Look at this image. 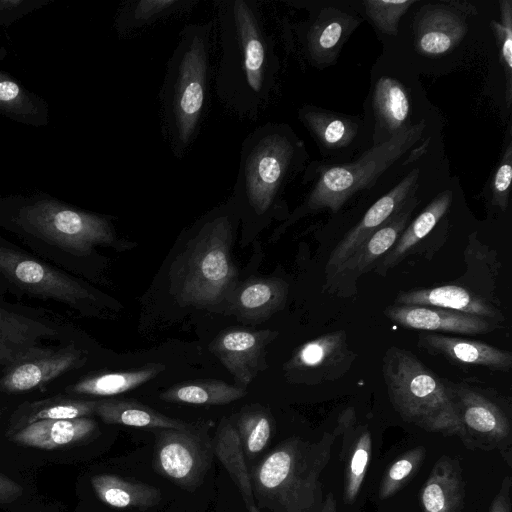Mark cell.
<instances>
[{"instance_id": "cell-9", "label": "cell", "mask_w": 512, "mask_h": 512, "mask_svg": "<svg viewBox=\"0 0 512 512\" xmlns=\"http://www.w3.org/2000/svg\"><path fill=\"white\" fill-rule=\"evenodd\" d=\"M213 453L212 442L206 433L191 425L183 429H158L154 466L179 486L196 488L211 467Z\"/></svg>"}, {"instance_id": "cell-42", "label": "cell", "mask_w": 512, "mask_h": 512, "mask_svg": "<svg viewBox=\"0 0 512 512\" xmlns=\"http://www.w3.org/2000/svg\"><path fill=\"white\" fill-rule=\"evenodd\" d=\"M511 161L512 145L508 144L492 183L493 203L503 211L506 210L508 205L509 187L512 178Z\"/></svg>"}, {"instance_id": "cell-29", "label": "cell", "mask_w": 512, "mask_h": 512, "mask_svg": "<svg viewBox=\"0 0 512 512\" xmlns=\"http://www.w3.org/2000/svg\"><path fill=\"white\" fill-rule=\"evenodd\" d=\"M0 114L35 127L48 123V108L42 98L23 88L0 69Z\"/></svg>"}, {"instance_id": "cell-41", "label": "cell", "mask_w": 512, "mask_h": 512, "mask_svg": "<svg viewBox=\"0 0 512 512\" xmlns=\"http://www.w3.org/2000/svg\"><path fill=\"white\" fill-rule=\"evenodd\" d=\"M510 0L500 2L501 22L492 21L495 33L500 43L501 57L507 75V104L511 103V69H512V20Z\"/></svg>"}, {"instance_id": "cell-45", "label": "cell", "mask_w": 512, "mask_h": 512, "mask_svg": "<svg viewBox=\"0 0 512 512\" xmlns=\"http://www.w3.org/2000/svg\"><path fill=\"white\" fill-rule=\"evenodd\" d=\"M511 477L506 476L501 484L500 490L494 497L488 512H511Z\"/></svg>"}, {"instance_id": "cell-11", "label": "cell", "mask_w": 512, "mask_h": 512, "mask_svg": "<svg viewBox=\"0 0 512 512\" xmlns=\"http://www.w3.org/2000/svg\"><path fill=\"white\" fill-rule=\"evenodd\" d=\"M451 390L468 448L502 450L510 445V420L495 402L463 384L451 386Z\"/></svg>"}, {"instance_id": "cell-26", "label": "cell", "mask_w": 512, "mask_h": 512, "mask_svg": "<svg viewBox=\"0 0 512 512\" xmlns=\"http://www.w3.org/2000/svg\"><path fill=\"white\" fill-rule=\"evenodd\" d=\"M287 295L288 285L281 279H251L237 291L234 306L244 318H266L284 307Z\"/></svg>"}, {"instance_id": "cell-8", "label": "cell", "mask_w": 512, "mask_h": 512, "mask_svg": "<svg viewBox=\"0 0 512 512\" xmlns=\"http://www.w3.org/2000/svg\"><path fill=\"white\" fill-rule=\"evenodd\" d=\"M17 223L30 234L69 253L85 256L96 246H115L108 218L70 207L51 198L21 207Z\"/></svg>"}, {"instance_id": "cell-7", "label": "cell", "mask_w": 512, "mask_h": 512, "mask_svg": "<svg viewBox=\"0 0 512 512\" xmlns=\"http://www.w3.org/2000/svg\"><path fill=\"white\" fill-rule=\"evenodd\" d=\"M425 126L424 121L405 126L388 140L366 151L358 160L322 170L305 201L280 230L312 212L324 209L338 212L353 195L372 185L399 160L422 137Z\"/></svg>"}, {"instance_id": "cell-18", "label": "cell", "mask_w": 512, "mask_h": 512, "mask_svg": "<svg viewBox=\"0 0 512 512\" xmlns=\"http://www.w3.org/2000/svg\"><path fill=\"white\" fill-rule=\"evenodd\" d=\"M84 352L73 345L9 367L0 379V390L17 393L33 390L85 362Z\"/></svg>"}, {"instance_id": "cell-16", "label": "cell", "mask_w": 512, "mask_h": 512, "mask_svg": "<svg viewBox=\"0 0 512 512\" xmlns=\"http://www.w3.org/2000/svg\"><path fill=\"white\" fill-rule=\"evenodd\" d=\"M273 334L269 330H228L214 339L210 350L238 383L247 385L261 370L265 346Z\"/></svg>"}, {"instance_id": "cell-12", "label": "cell", "mask_w": 512, "mask_h": 512, "mask_svg": "<svg viewBox=\"0 0 512 512\" xmlns=\"http://www.w3.org/2000/svg\"><path fill=\"white\" fill-rule=\"evenodd\" d=\"M355 358L356 354L348 346L346 331L339 330L302 344L285 369L299 382L319 384L341 378Z\"/></svg>"}, {"instance_id": "cell-39", "label": "cell", "mask_w": 512, "mask_h": 512, "mask_svg": "<svg viewBox=\"0 0 512 512\" xmlns=\"http://www.w3.org/2000/svg\"><path fill=\"white\" fill-rule=\"evenodd\" d=\"M371 450V434L369 430H364L355 443L347 469L344 495L348 503L353 502L360 491L369 465Z\"/></svg>"}, {"instance_id": "cell-1", "label": "cell", "mask_w": 512, "mask_h": 512, "mask_svg": "<svg viewBox=\"0 0 512 512\" xmlns=\"http://www.w3.org/2000/svg\"><path fill=\"white\" fill-rule=\"evenodd\" d=\"M214 20L219 48L215 93L233 115L259 118L276 84L278 59L256 0H218Z\"/></svg>"}, {"instance_id": "cell-14", "label": "cell", "mask_w": 512, "mask_h": 512, "mask_svg": "<svg viewBox=\"0 0 512 512\" xmlns=\"http://www.w3.org/2000/svg\"><path fill=\"white\" fill-rule=\"evenodd\" d=\"M417 205L413 196L383 226L376 230L335 272L328 278L329 284L338 289L351 287L359 276L373 270L377 262L395 245L407 227Z\"/></svg>"}, {"instance_id": "cell-44", "label": "cell", "mask_w": 512, "mask_h": 512, "mask_svg": "<svg viewBox=\"0 0 512 512\" xmlns=\"http://www.w3.org/2000/svg\"><path fill=\"white\" fill-rule=\"evenodd\" d=\"M23 492L24 489L19 483L0 473V505L15 502Z\"/></svg>"}, {"instance_id": "cell-3", "label": "cell", "mask_w": 512, "mask_h": 512, "mask_svg": "<svg viewBox=\"0 0 512 512\" xmlns=\"http://www.w3.org/2000/svg\"><path fill=\"white\" fill-rule=\"evenodd\" d=\"M338 435L324 433L317 442L292 437L280 443L251 475L254 501L272 512H320V475Z\"/></svg>"}, {"instance_id": "cell-21", "label": "cell", "mask_w": 512, "mask_h": 512, "mask_svg": "<svg viewBox=\"0 0 512 512\" xmlns=\"http://www.w3.org/2000/svg\"><path fill=\"white\" fill-rule=\"evenodd\" d=\"M395 303L396 305L443 308L493 321L502 318L496 307L482 297L458 285H442L400 292L395 299Z\"/></svg>"}, {"instance_id": "cell-13", "label": "cell", "mask_w": 512, "mask_h": 512, "mask_svg": "<svg viewBox=\"0 0 512 512\" xmlns=\"http://www.w3.org/2000/svg\"><path fill=\"white\" fill-rule=\"evenodd\" d=\"M419 170L413 169L387 194L379 198L364 214L362 219L343 237L331 252L326 263L327 279L354 252L391 217H393L408 200L414 196Z\"/></svg>"}, {"instance_id": "cell-43", "label": "cell", "mask_w": 512, "mask_h": 512, "mask_svg": "<svg viewBox=\"0 0 512 512\" xmlns=\"http://www.w3.org/2000/svg\"><path fill=\"white\" fill-rule=\"evenodd\" d=\"M40 1L31 0H0V17L1 22H7L8 18L15 19L32 10L33 5L38 6Z\"/></svg>"}, {"instance_id": "cell-5", "label": "cell", "mask_w": 512, "mask_h": 512, "mask_svg": "<svg viewBox=\"0 0 512 512\" xmlns=\"http://www.w3.org/2000/svg\"><path fill=\"white\" fill-rule=\"evenodd\" d=\"M237 213L232 199L213 210L176 259L171 278L181 303L216 304L231 290L237 278L230 256Z\"/></svg>"}, {"instance_id": "cell-48", "label": "cell", "mask_w": 512, "mask_h": 512, "mask_svg": "<svg viewBox=\"0 0 512 512\" xmlns=\"http://www.w3.org/2000/svg\"><path fill=\"white\" fill-rule=\"evenodd\" d=\"M35 512H40V511H35Z\"/></svg>"}, {"instance_id": "cell-22", "label": "cell", "mask_w": 512, "mask_h": 512, "mask_svg": "<svg viewBox=\"0 0 512 512\" xmlns=\"http://www.w3.org/2000/svg\"><path fill=\"white\" fill-rule=\"evenodd\" d=\"M96 428V422L88 417L40 420L20 428L11 440L28 447L53 450L86 439Z\"/></svg>"}, {"instance_id": "cell-4", "label": "cell", "mask_w": 512, "mask_h": 512, "mask_svg": "<svg viewBox=\"0 0 512 512\" xmlns=\"http://www.w3.org/2000/svg\"><path fill=\"white\" fill-rule=\"evenodd\" d=\"M301 144L289 126L266 123L243 140L232 201L237 212L263 221L273 215L299 167Z\"/></svg>"}, {"instance_id": "cell-35", "label": "cell", "mask_w": 512, "mask_h": 512, "mask_svg": "<svg viewBox=\"0 0 512 512\" xmlns=\"http://www.w3.org/2000/svg\"><path fill=\"white\" fill-rule=\"evenodd\" d=\"M301 121L328 148L347 146L357 133V125L334 114L305 107L299 112Z\"/></svg>"}, {"instance_id": "cell-38", "label": "cell", "mask_w": 512, "mask_h": 512, "mask_svg": "<svg viewBox=\"0 0 512 512\" xmlns=\"http://www.w3.org/2000/svg\"><path fill=\"white\" fill-rule=\"evenodd\" d=\"M243 450L248 457L255 456L267 445L271 435V421L261 410L240 414L235 425Z\"/></svg>"}, {"instance_id": "cell-40", "label": "cell", "mask_w": 512, "mask_h": 512, "mask_svg": "<svg viewBox=\"0 0 512 512\" xmlns=\"http://www.w3.org/2000/svg\"><path fill=\"white\" fill-rule=\"evenodd\" d=\"M414 2V0H367L364 1V5L368 17L381 32L396 35L401 16Z\"/></svg>"}, {"instance_id": "cell-19", "label": "cell", "mask_w": 512, "mask_h": 512, "mask_svg": "<svg viewBox=\"0 0 512 512\" xmlns=\"http://www.w3.org/2000/svg\"><path fill=\"white\" fill-rule=\"evenodd\" d=\"M420 344L428 352L457 365L479 366L495 371H509L512 367L511 352L483 342L427 333L420 335Z\"/></svg>"}, {"instance_id": "cell-47", "label": "cell", "mask_w": 512, "mask_h": 512, "mask_svg": "<svg viewBox=\"0 0 512 512\" xmlns=\"http://www.w3.org/2000/svg\"><path fill=\"white\" fill-rule=\"evenodd\" d=\"M247 508L249 512H260L256 505H250Z\"/></svg>"}, {"instance_id": "cell-17", "label": "cell", "mask_w": 512, "mask_h": 512, "mask_svg": "<svg viewBox=\"0 0 512 512\" xmlns=\"http://www.w3.org/2000/svg\"><path fill=\"white\" fill-rule=\"evenodd\" d=\"M57 334L46 323L0 307V365L11 367L50 353L52 349L39 343Z\"/></svg>"}, {"instance_id": "cell-37", "label": "cell", "mask_w": 512, "mask_h": 512, "mask_svg": "<svg viewBox=\"0 0 512 512\" xmlns=\"http://www.w3.org/2000/svg\"><path fill=\"white\" fill-rule=\"evenodd\" d=\"M425 455V447L418 446L406 451L396 459L382 477L379 498L384 500L398 492L418 471Z\"/></svg>"}, {"instance_id": "cell-32", "label": "cell", "mask_w": 512, "mask_h": 512, "mask_svg": "<svg viewBox=\"0 0 512 512\" xmlns=\"http://www.w3.org/2000/svg\"><path fill=\"white\" fill-rule=\"evenodd\" d=\"M245 394V390L240 387L220 380L208 379L172 386L162 392L159 397L172 403L224 405L244 397Z\"/></svg>"}, {"instance_id": "cell-33", "label": "cell", "mask_w": 512, "mask_h": 512, "mask_svg": "<svg viewBox=\"0 0 512 512\" xmlns=\"http://www.w3.org/2000/svg\"><path fill=\"white\" fill-rule=\"evenodd\" d=\"M97 401L55 396L23 404L16 412L18 425H29L40 420H68L95 413ZM23 426V427H24Z\"/></svg>"}, {"instance_id": "cell-24", "label": "cell", "mask_w": 512, "mask_h": 512, "mask_svg": "<svg viewBox=\"0 0 512 512\" xmlns=\"http://www.w3.org/2000/svg\"><path fill=\"white\" fill-rule=\"evenodd\" d=\"M452 192L446 190L439 194L400 234L395 245L377 262L373 271L385 276L399 264L408 253L424 239L449 209Z\"/></svg>"}, {"instance_id": "cell-20", "label": "cell", "mask_w": 512, "mask_h": 512, "mask_svg": "<svg viewBox=\"0 0 512 512\" xmlns=\"http://www.w3.org/2000/svg\"><path fill=\"white\" fill-rule=\"evenodd\" d=\"M466 496L465 481L457 459L441 456L420 492L424 512H460Z\"/></svg>"}, {"instance_id": "cell-2", "label": "cell", "mask_w": 512, "mask_h": 512, "mask_svg": "<svg viewBox=\"0 0 512 512\" xmlns=\"http://www.w3.org/2000/svg\"><path fill=\"white\" fill-rule=\"evenodd\" d=\"M214 20L191 23L179 33L159 93L164 135L182 158L198 135L206 108Z\"/></svg>"}, {"instance_id": "cell-30", "label": "cell", "mask_w": 512, "mask_h": 512, "mask_svg": "<svg viewBox=\"0 0 512 512\" xmlns=\"http://www.w3.org/2000/svg\"><path fill=\"white\" fill-rule=\"evenodd\" d=\"M213 451L240 490L246 507L255 505L244 450L235 425L227 419H223L217 428Z\"/></svg>"}, {"instance_id": "cell-34", "label": "cell", "mask_w": 512, "mask_h": 512, "mask_svg": "<svg viewBox=\"0 0 512 512\" xmlns=\"http://www.w3.org/2000/svg\"><path fill=\"white\" fill-rule=\"evenodd\" d=\"M374 107L382 125L393 134L403 129L409 116L410 103L404 87L384 76L374 89Z\"/></svg>"}, {"instance_id": "cell-28", "label": "cell", "mask_w": 512, "mask_h": 512, "mask_svg": "<svg viewBox=\"0 0 512 512\" xmlns=\"http://www.w3.org/2000/svg\"><path fill=\"white\" fill-rule=\"evenodd\" d=\"M95 413L105 423L139 428L183 429L190 425L130 400L106 399L97 401Z\"/></svg>"}, {"instance_id": "cell-27", "label": "cell", "mask_w": 512, "mask_h": 512, "mask_svg": "<svg viewBox=\"0 0 512 512\" xmlns=\"http://www.w3.org/2000/svg\"><path fill=\"white\" fill-rule=\"evenodd\" d=\"M91 485L104 504L115 508L147 509L161 500V493L156 487L127 481L116 475H95L91 478Z\"/></svg>"}, {"instance_id": "cell-46", "label": "cell", "mask_w": 512, "mask_h": 512, "mask_svg": "<svg viewBox=\"0 0 512 512\" xmlns=\"http://www.w3.org/2000/svg\"><path fill=\"white\" fill-rule=\"evenodd\" d=\"M320 512H338L336 501L332 493H329L323 500Z\"/></svg>"}, {"instance_id": "cell-31", "label": "cell", "mask_w": 512, "mask_h": 512, "mask_svg": "<svg viewBox=\"0 0 512 512\" xmlns=\"http://www.w3.org/2000/svg\"><path fill=\"white\" fill-rule=\"evenodd\" d=\"M163 369L162 365H151L136 370L94 375L78 381L68 390L80 395L114 396L137 388Z\"/></svg>"}, {"instance_id": "cell-6", "label": "cell", "mask_w": 512, "mask_h": 512, "mask_svg": "<svg viewBox=\"0 0 512 512\" xmlns=\"http://www.w3.org/2000/svg\"><path fill=\"white\" fill-rule=\"evenodd\" d=\"M382 372L390 402L405 422L444 436H458L466 444L451 386L413 353L390 347L383 356Z\"/></svg>"}, {"instance_id": "cell-36", "label": "cell", "mask_w": 512, "mask_h": 512, "mask_svg": "<svg viewBox=\"0 0 512 512\" xmlns=\"http://www.w3.org/2000/svg\"><path fill=\"white\" fill-rule=\"evenodd\" d=\"M347 16L336 12L332 16L319 17L307 33V49L313 58L320 60L334 51L346 31Z\"/></svg>"}, {"instance_id": "cell-25", "label": "cell", "mask_w": 512, "mask_h": 512, "mask_svg": "<svg viewBox=\"0 0 512 512\" xmlns=\"http://www.w3.org/2000/svg\"><path fill=\"white\" fill-rule=\"evenodd\" d=\"M198 0H128L118 9L114 26L127 37L167 17L191 10Z\"/></svg>"}, {"instance_id": "cell-10", "label": "cell", "mask_w": 512, "mask_h": 512, "mask_svg": "<svg viewBox=\"0 0 512 512\" xmlns=\"http://www.w3.org/2000/svg\"><path fill=\"white\" fill-rule=\"evenodd\" d=\"M0 273L23 290L72 306L95 300L90 290L68 275L3 246Z\"/></svg>"}, {"instance_id": "cell-15", "label": "cell", "mask_w": 512, "mask_h": 512, "mask_svg": "<svg viewBox=\"0 0 512 512\" xmlns=\"http://www.w3.org/2000/svg\"><path fill=\"white\" fill-rule=\"evenodd\" d=\"M394 323L409 329L463 335L487 334L497 328L496 321L453 310L414 305H392L384 310Z\"/></svg>"}, {"instance_id": "cell-23", "label": "cell", "mask_w": 512, "mask_h": 512, "mask_svg": "<svg viewBox=\"0 0 512 512\" xmlns=\"http://www.w3.org/2000/svg\"><path fill=\"white\" fill-rule=\"evenodd\" d=\"M466 25L454 11L432 6L417 22V46L425 55H442L455 47L464 37Z\"/></svg>"}]
</instances>
